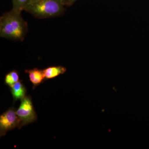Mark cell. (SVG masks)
Returning a JSON list of instances; mask_svg holds the SVG:
<instances>
[{
	"label": "cell",
	"instance_id": "cell-9",
	"mask_svg": "<svg viewBox=\"0 0 149 149\" xmlns=\"http://www.w3.org/2000/svg\"><path fill=\"white\" fill-rule=\"evenodd\" d=\"M32 0H12L13 9L22 12Z\"/></svg>",
	"mask_w": 149,
	"mask_h": 149
},
{
	"label": "cell",
	"instance_id": "cell-8",
	"mask_svg": "<svg viewBox=\"0 0 149 149\" xmlns=\"http://www.w3.org/2000/svg\"><path fill=\"white\" fill-rule=\"evenodd\" d=\"M18 81H19V74L18 71L15 70L9 72L5 77V83L10 88Z\"/></svg>",
	"mask_w": 149,
	"mask_h": 149
},
{
	"label": "cell",
	"instance_id": "cell-6",
	"mask_svg": "<svg viewBox=\"0 0 149 149\" xmlns=\"http://www.w3.org/2000/svg\"><path fill=\"white\" fill-rule=\"evenodd\" d=\"M10 90L14 102L21 100L26 96L27 90L21 81H18L10 87Z\"/></svg>",
	"mask_w": 149,
	"mask_h": 149
},
{
	"label": "cell",
	"instance_id": "cell-2",
	"mask_svg": "<svg viewBox=\"0 0 149 149\" xmlns=\"http://www.w3.org/2000/svg\"><path fill=\"white\" fill-rule=\"evenodd\" d=\"M64 7L61 0H32L24 10L38 18H51L63 14Z\"/></svg>",
	"mask_w": 149,
	"mask_h": 149
},
{
	"label": "cell",
	"instance_id": "cell-7",
	"mask_svg": "<svg viewBox=\"0 0 149 149\" xmlns=\"http://www.w3.org/2000/svg\"><path fill=\"white\" fill-rule=\"evenodd\" d=\"M43 71L46 79H51L64 74L66 71V68L62 66H50L43 70Z\"/></svg>",
	"mask_w": 149,
	"mask_h": 149
},
{
	"label": "cell",
	"instance_id": "cell-10",
	"mask_svg": "<svg viewBox=\"0 0 149 149\" xmlns=\"http://www.w3.org/2000/svg\"><path fill=\"white\" fill-rule=\"evenodd\" d=\"M63 5L65 6H70L78 0H61Z\"/></svg>",
	"mask_w": 149,
	"mask_h": 149
},
{
	"label": "cell",
	"instance_id": "cell-5",
	"mask_svg": "<svg viewBox=\"0 0 149 149\" xmlns=\"http://www.w3.org/2000/svg\"><path fill=\"white\" fill-rule=\"evenodd\" d=\"M24 72L29 74V80L33 84L34 89L42 83L46 79L43 70L37 68L26 70Z\"/></svg>",
	"mask_w": 149,
	"mask_h": 149
},
{
	"label": "cell",
	"instance_id": "cell-1",
	"mask_svg": "<svg viewBox=\"0 0 149 149\" xmlns=\"http://www.w3.org/2000/svg\"><path fill=\"white\" fill-rule=\"evenodd\" d=\"M21 12L12 9L0 18V36L17 41L24 40L28 32V24Z\"/></svg>",
	"mask_w": 149,
	"mask_h": 149
},
{
	"label": "cell",
	"instance_id": "cell-3",
	"mask_svg": "<svg viewBox=\"0 0 149 149\" xmlns=\"http://www.w3.org/2000/svg\"><path fill=\"white\" fill-rule=\"evenodd\" d=\"M16 114L20 122L19 129L37 120V113L34 110L30 96L26 95L22 99L20 106L16 110Z\"/></svg>",
	"mask_w": 149,
	"mask_h": 149
},
{
	"label": "cell",
	"instance_id": "cell-4",
	"mask_svg": "<svg viewBox=\"0 0 149 149\" xmlns=\"http://www.w3.org/2000/svg\"><path fill=\"white\" fill-rule=\"evenodd\" d=\"M19 120L14 107H10L0 116V136H5L8 131L17 127L19 128Z\"/></svg>",
	"mask_w": 149,
	"mask_h": 149
}]
</instances>
